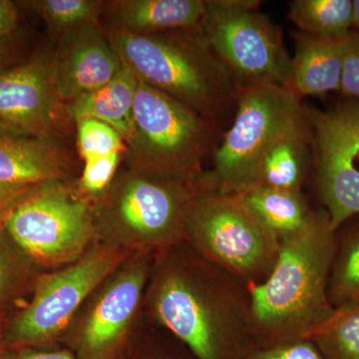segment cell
<instances>
[{"label": "cell", "mask_w": 359, "mask_h": 359, "mask_svg": "<svg viewBox=\"0 0 359 359\" xmlns=\"http://www.w3.org/2000/svg\"><path fill=\"white\" fill-rule=\"evenodd\" d=\"M180 244V243H179ZM172 245L159 252L146 290L156 320L197 359H242L252 347L250 302L223 269Z\"/></svg>", "instance_id": "cell-1"}, {"label": "cell", "mask_w": 359, "mask_h": 359, "mask_svg": "<svg viewBox=\"0 0 359 359\" xmlns=\"http://www.w3.org/2000/svg\"><path fill=\"white\" fill-rule=\"evenodd\" d=\"M334 233L327 212H313L301 231L280 241L271 275L249 285L254 346L308 339L334 313L328 297Z\"/></svg>", "instance_id": "cell-2"}, {"label": "cell", "mask_w": 359, "mask_h": 359, "mask_svg": "<svg viewBox=\"0 0 359 359\" xmlns=\"http://www.w3.org/2000/svg\"><path fill=\"white\" fill-rule=\"evenodd\" d=\"M118 57L144 83L185 104L214 124L237 107L238 88L199 27L136 34L108 28Z\"/></svg>", "instance_id": "cell-3"}, {"label": "cell", "mask_w": 359, "mask_h": 359, "mask_svg": "<svg viewBox=\"0 0 359 359\" xmlns=\"http://www.w3.org/2000/svg\"><path fill=\"white\" fill-rule=\"evenodd\" d=\"M195 192L196 186L127 167L94 204L99 241L150 255L184 242Z\"/></svg>", "instance_id": "cell-4"}, {"label": "cell", "mask_w": 359, "mask_h": 359, "mask_svg": "<svg viewBox=\"0 0 359 359\" xmlns=\"http://www.w3.org/2000/svg\"><path fill=\"white\" fill-rule=\"evenodd\" d=\"M217 125L138 79L127 167L196 186Z\"/></svg>", "instance_id": "cell-5"}, {"label": "cell", "mask_w": 359, "mask_h": 359, "mask_svg": "<svg viewBox=\"0 0 359 359\" xmlns=\"http://www.w3.org/2000/svg\"><path fill=\"white\" fill-rule=\"evenodd\" d=\"M184 242L248 285L263 283L271 275L280 247V240L255 218L240 195L198 187L187 212Z\"/></svg>", "instance_id": "cell-6"}, {"label": "cell", "mask_w": 359, "mask_h": 359, "mask_svg": "<svg viewBox=\"0 0 359 359\" xmlns=\"http://www.w3.org/2000/svg\"><path fill=\"white\" fill-rule=\"evenodd\" d=\"M130 255L98 241L77 261L42 273L30 302L4 321L8 348H50L63 340L90 295Z\"/></svg>", "instance_id": "cell-7"}, {"label": "cell", "mask_w": 359, "mask_h": 359, "mask_svg": "<svg viewBox=\"0 0 359 359\" xmlns=\"http://www.w3.org/2000/svg\"><path fill=\"white\" fill-rule=\"evenodd\" d=\"M304 116L301 99L280 85L240 88L233 124L215 150L212 169L203 172L196 186L226 195L257 186L266 149Z\"/></svg>", "instance_id": "cell-8"}, {"label": "cell", "mask_w": 359, "mask_h": 359, "mask_svg": "<svg viewBox=\"0 0 359 359\" xmlns=\"http://www.w3.org/2000/svg\"><path fill=\"white\" fill-rule=\"evenodd\" d=\"M4 228L43 271L77 261L99 241L94 204L70 181L39 186Z\"/></svg>", "instance_id": "cell-9"}, {"label": "cell", "mask_w": 359, "mask_h": 359, "mask_svg": "<svg viewBox=\"0 0 359 359\" xmlns=\"http://www.w3.org/2000/svg\"><path fill=\"white\" fill-rule=\"evenodd\" d=\"M254 0H209L201 29L238 88L285 87L290 59L280 28Z\"/></svg>", "instance_id": "cell-10"}, {"label": "cell", "mask_w": 359, "mask_h": 359, "mask_svg": "<svg viewBox=\"0 0 359 359\" xmlns=\"http://www.w3.org/2000/svg\"><path fill=\"white\" fill-rule=\"evenodd\" d=\"M153 264V255L131 254L90 295L63 339L76 359L121 358Z\"/></svg>", "instance_id": "cell-11"}, {"label": "cell", "mask_w": 359, "mask_h": 359, "mask_svg": "<svg viewBox=\"0 0 359 359\" xmlns=\"http://www.w3.org/2000/svg\"><path fill=\"white\" fill-rule=\"evenodd\" d=\"M306 116L316 148L318 191L335 231L359 214V103L306 110Z\"/></svg>", "instance_id": "cell-12"}, {"label": "cell", "mask_w": 359, "mask_h": 359, "mask_svg": "<svg viewBox=\"0 0 359 359\" xmlns=\"http://www.w3.org/2000/svg\"><path fill=\"white\" fill-rule=\"evenodd\" d=\"M70 122L56 91L53 52H36L0 72V136L60 141Z\"/></svg>", "instance_id": "cell-13"}, {"label": "cell", "mask_w": 359, "mask_h": 359, "mask_svg": "<svg viewBox=\"0 0 359 359\" xmlns=\"http://www.w3.org/2000/svg\"><path fill=\"white\" fill-rule=\"evenodd\" d=\"M122 62L98 22L79 26L58 36L53 52L56 91L68 103L103 87L118 74Z\"/></svg>", "instance_id": "cell-14"}, {"label": "cell", "mask_w": 359, "mask_h": 359, "mask_svg": "<svg viewBox=\"0 0 359 359\" xmlns=\"http://www.w3.org/2000/svg\"><path fill=\"white\" fill-rule=\"evenodd\" d=\"M73 170L72 155L60 141L0 136V183L37 186L69 181Z\"/></svg>", "instance_id": "cell-15"}, {"label": "cell", "mask_w": 359, "mask_h": 359, "mask_svg": "<svg viewBox=\"0 0 359 359\" xmlns=\"http://www.w3.org/2000/svg\"><path fill=\"white\" fill-rule=\"evenodd\" d=\"M353 32L340 36L295 35V54L290 61L285 88L295 97L323 96L340 90L344 58Z\"/></svg>", "instance_id": "cell-16"}, {"label": "cell", "mask_w": 359, "mask_h": 359, "mask_svg": "<svg viewBox=\"0 0 359 359\" xmlns=\"http://www.w3.org/2000/svg\"><path fill=\"white\" fill-rule=\"evenodd\" d=\"M105 4L111 29L136 34L199 27L207 11L204 0H116Z\"/></svg>", "instance_id": "cell-17"}, {"label": "cell", "mask_w": 359, "mask_h": 359, "mask_svg": "<svg viewBox=\"0 0 359 359\" xmlns=\"http://www.w3.org/2000/svg\"><path fill=\"white\" fill-rule=\"evenodd\" d=\"M137 86L138 78L122 62L121 69L107 84L66 103L71 121L95 119L105 123L128 145L134 134Z\"/></svg>", "instance_id": "cell-18"}, {"label": "cell", "mask_w": 359, "mask_h": 359, "mask_svg": "<svg viewBox=\"0 0 359 359\" xmlns=\"http://www.w3.org/2000/svg\"><path fill=\"white\" fill-rule=\"evenodd\" d=\"M311 138V129L306 116L283 132L266 149L262 158L257 186L301 191L308 172L309 144Z\"/></svg>", "instance_id": "cell-19"}, {"label": "cell", "mask_w": 359, "mask_h": 359, "mask_svg": "<svg viewBox=\"0 0 359 359\" xmlns=\"http://www.w3.org/2000/svg\"><path fill=\"white\" fill-rule=\"evenodd\" d=\"M240 196L255 218L280 242L301 231L313 212L301 191L256 186Z\"/></svg>", "instance_id": "cell-20"}, {"label": "cell", "mask_w": 359, "mask_h": 359, "mask_svg": "<svg viewBox=\"0 0 359 359\" xmlns=\"http://www.w3.org/2000/svg\"><path fill=\"white\" fill-rule=\"evenodd\" d=\"M42 273L34 262L21 250L4 226H0V323L7 313L32 292Z\"/></svg>", "instance_id": "cell-21"}, {"label": "cell", "mask_w": 359, "mask_h": 359, "mask_svg": "<svg viewBox=\"0 0 359 359\" xmlns=\"http://www.w3.org/2000/svg\"><path fill=\"white\" fill-rule=\"evenodd\" d=\"M289 18L306 34L340 36L351 32L353 1L295 0L290 4Z\"/></svg>", "instance_id": "cell-22"}, {"label": "cell", "mask_w": 359, "mask_h": 359, "mask_svg": "<svg viewBox=\"0 0 359 359\" xmlns=\"http://www.w3.org/2000/svg\"><path fill=\"white\" fill-rule=\"evenodd\" d=\"M308 339L325 359H359V304L335 309Z\"/></svg>", "instance_id": "cell-23"}, {"label": "cell", "mask_w": 359, "mask_h": 359, "mask_svg": "<svg viewBox=\"0 0 359 359\" xmlns=\"http://www.w3.org/2000/svg\"><path fill=\"white\" fill-rule=\"evenodd\" d=\"M54 34L60 36L79 26L98 22L105 2L97 0H33L25 1Z\"/></svg>", "instance_id": "cell-24"}, {"label": "cell", "mask_w": 359, "mask_h": 359, "mask_svg": "<svg viewBox=\"0 0 359 359\" xmlns=\"http://www.w3.org/2000/svg\"><path fill=\"white\" fill-rule=\"evenodd\" d=\"M328 297L334 309L359 304V231L347 240L332 264Z\"/></svg>", "instance_id": "cell-25"}, {"label": "cell", "mask_w": 359, "mask_h": 359, "mask_svg": "<svg viewBox=\"0 0 359 359\" xmlns=\"http://www.w3.org/2000/svg\"><path fill=\"white\" fill-rule=\"evenodd\" d=\"M76 125L78 148L83 161L117 152L126 154V143L109 125L95 119L79 120Z\"/></svg>", "instance_id": "cell-26"}, {"label": "cell", "mask_w": 359, "mask_h": 359, "mask_svg": "<svg viewBox=\"0 0 359 359\" xmlns=\"http://www.w3.org/2000/svg\"><path fill=\"white\" fill-rule=\"evenodd\" d=\"M123 155L126 154L117 152L105 157L84 161L83 170L76 185L80 192L93 204L107 192L118 173Z\"/></svg>", "instance_id": "cell-27"}, {"label": "cell", "mask_w": 359, "mask_h": 359, "mask_svg": "<svg viewBox=\"0 0 359 359\" xmlns=\"http://www.w3.org/2000/svg\"><path fill=\"white\" fill-rule=\"evenodd\" d=\"M242 359H325L311 340L297 339L271 346H254Z\"/></svg>", "instance_id": "cell-28"}, {"label": "cell", "mask_w": 359, "mask_h": 359, "mask_svg": "<svg viewBox=\"0 0 359 359\" xmlns=\"http://www.w3.org/2000/svg\"><path fill=\"white\" fill-rule=\"evenodd\" d=\"M340 91L359 99V34L353 32L342 68Z\"/></svg>", "instance_id": "cell-29"}, {"label": "cell", "mask_w": 359, "mask_h": 359, "mask_svg": "<svg viewBox=\"0 0 359 359\" xmlns=\"http://www.w3.org/2000/svg\"><path fill=\"white\" fill-rule=\"evenodd\" d=\"M39 186H16L0 183V226H6L7 219Z\"/></svg>", "instance_id": "cell-30"}, {"label": "cell", "mask_w": 359, "mask_h": 359, "mask_svg": "<svg viewBox=\"0 0 359 359\" xmlns=\"http://www.w3.org/2000/svg\"><path fill=\"white\" fill-rule=\"evenodd\" d=\"M4 359H76L65 348H8Z\"/></svg>", "instance_id": "cell-31"}, {"label": "cell", "mask_w": 359, "mask_h": 359, "mask_svg": "<svg viewBox=\"0 0 359 359\" xmlns=\"http://www.w3.org/2000/svg\"><path fill=\"white\" fill-rule=\"evenodd\" d=\"M20 21L18 6L9 0H0V40L13 36Z\"/></svg>", "instance_id": "cell-32"}, {"label": "cell", "mask_w": 359, "mask_h": 359, "mask_svg": "<svg viewBox=\"0 0 359 359\" xmlns=\"http://www.w3.org/2000/svg\"><path fill=\"white\" fill-rule=\"evenodd\" d=\"M13 36L0 40V72L21 62L16 60L18 54L16 48L18 44Z\"/></svg>", "instance_id": "cell-33"}, {"label": "cell", "mask_w": 359, "mask_h": 359, "mask_svg": "<svg viewBox=\"0 0 359 359\" xmlns=\"http://www.w3.org/2000/svg\"><path fill=\"white\" fill-rule=\"evenodd\" d=\"M4 323H0V359H4V358H6L7 351H8L6 337H4Z\"/></svg>", "instance_id": "cell-34"}, {"label": "cell", "mask_w": 359, "mask_h": 359, "mask_svg": "<svg viewBox=\"0 0 359 359\" xmlns=\"http://www.w3.org/2000/svg\"><path fill=\"white\" fill-rule=\"evenodd\" d=\"M353 26L358 29L359 34V0H354L353 1Z\"/></svg>", "instance_id": "cell-35"}, {"label": "cell", "mask_w": 359, "mask_h": 359, "mask_svg": "<svg viewBox=\"0 0 359 359\" xmlns=\"http://www.w3.org/2000/svg\"><path fill=\"white\" fill-rule=\"evenodd\" d=\"M139 359H167V358H151V356H147V358H141Z\"/></svg>", "instance_id": "cell-36"}]
</instances>
